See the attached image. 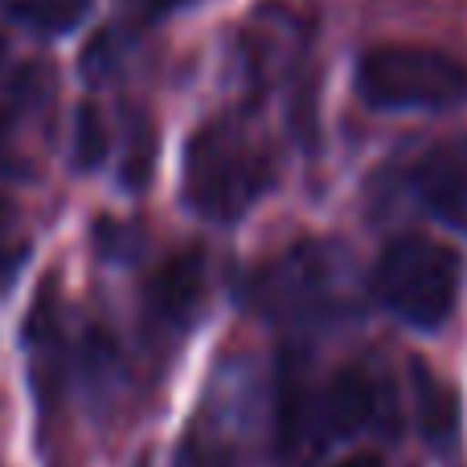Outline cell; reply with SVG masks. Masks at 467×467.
Listing matches in <instances>:
<instances>
[{"label": "cell", "mask_w": 467, "mask_h": 467, "mask_svg": "<svg viewBox=\"0 0 467 467\" xmlns=\"http://www.w3.org/2000/svg\"><path fill=\"white\" fill-rule=\"evenodd\" d=\"M357 95L373 111H447L467 103V66L443 49L378 46L357 62Z\"/></svg>", "instance_id": "3"}, {"label": "cell", "mask_w": 467, "mask_h": 467, "mask_svg": "<svg viewBox=\"0 0 467 467\" xmlns=\"http://www.w3.org/2000/svg\"><path fill=\"white\" fill-rule=\"evenodd\" d=\"M340 258L328 246H304L287 250L283 258L266 263L263 271L250 275L246 299L263 316L296 328H316L324 320L340 316Z\"/></svg>", "instance_id": "4"}, {"label": "cell", "mask_w": 467, "mask_h": 467, "mask_svg": "<svg viewBox=\"0 0 467 467\" xmlns=\"http://www.w3.org/2000/svg\"><path fill=\"white\" fill-rule=\"evenodd\" d=\"M410 193L435 222L467 238V144H439L410 169Z\"/></svg>", "instance_id": "5"}, {"label": "cell", "mask_w": 467, "mask_h": 467, "mask_svg": "<svg viewBox=\"0 0 467 467\" xmlns=\"http://www.w3.org/2000/svg\"><path fill=\"white\" fill-rule=\"evenodd\" d=\"M33 254L29 234L21 230V218H16V205L8 197H0V296L16 283V275L25 271Z\"/></svg>", "instance_id": "12"}, {"label": "cell", "mask_w": 467, "mask_h": 467, "mask_svg": "<svg viewBox=\"0 0 467 467\" xmlns=\"http://www.w3.org/2000/svg\"><path fill=\"white\" fill-rule=\"evenodd\" d=\"M467 263L460 250L422 234H402L373 266V296L389 316L419 332H439L451 320L463 291Z\"/></svg>", "instance_id": "2"}, {"label": "cell", "mask_w": 467, "mask_h": 467, "mask_svg": "<svg viewBox=\"0 0 467 467\" xmlns=\"http://www.w3.org/2000/svg\"><path fill=\"white\" fill-rule=\"evenodd\" d=\"M107 152H111V131H107L99 107L82 103L78 115H74V169L78 172L103 169Z\"/></svg>", "instance_id": "11"}, {"label": "cell", "mask_w": 467, "mask_h": 467, "mask_svg": "<svg viewBox=\"0 0 467 467\" xmlns=\"http://www.w3.org/2000/svg\"><path fill=\"white\" fill-rule=\"evenodd\" d=\"M177 467H238V463H234V455L222 443H210V439L189 435L185 447H181Z\"/></svg>", "instance_id": "15"}, {"label": "cell", "mask_w": 467, "mask_h": 467, "mask_svg": "<svg viewBox=\"0 0 467 467\" xmlns=\"http://www.w3.org/2000/svg\"><path fill=\"white\" fill-rule=\"evenodd\" d=\"M205 254L202 250H185V254H172L169 263L156 266V275L148 279L144 287V304H148V316L169 328H181L197 316L202 307V296H205Z\"/></svg>", "instance_id": "7"}, {"label": "cell", "mask_w": 467, "mask_h": 467, "mask_svg": "<svg viewBox=\"0 0 467 467\" xmlns=\"http://www.w3.org/2000/svg\"><path fill=\"white\" fill-rule=\"evenodd\" d=\"M152 161H156V136H152V128H148L144 115H136L128 140H123V161H119L123 189H131V193L144 189L148 177H152Z\"/></svg>", "instance_id": "13"}, {"label": "cell", "mask_w": 467, "mask_h": 467, "mask_svg": "<svg viewBox=\"0 0 467 467\" xmlns=\"http://www.w3.org/2000/svg\"><path fill=\"white\" fill-rule=\"evenodd\" d=\"M54 87H49L46 66L37 62H0V177H16L25 164L16 161V131L29 115H37L49 103Z\"/></svg>", "instance_id": "6"}, {"label": "cell", "mask_w": 467, "mask_h": 467, "mask_svg": "<svg viewBox=\"0 0 467 467\" xmlns=\"http://www.w3.org/2000/svg\"><path fill=\"white\" fill-rule=\"evenodd\" d=\"M337 467H381L378 455H369V451H361V455H348L345 463H337Z\"/></svg>", "instance_id": "17"}, {"label": "cell", "mask_w": 467, "mask_h": 467, "mask_svg": "<svg viewBox=\"0 0 467 467\" xmlns=\"http://www.w3.org/2000/svg\"><path fill=\"white\" fill-rule=\"evenodd\" d=\"M275 185V169L234 123H205L185 148L181 202L205 222H242Z\"/></svg>", "instance_id": "1"}, {"label": "cell", "mask_w": 467, "mask_h": 467, "mask_svg": "<svg viewBox=\"0 0 467 467\" xmlns=\"http://www.w3.org/2000/svg\"><path fill=\"white\" fill-rule=\"evenodd\" d=\"M148 246V234L140 222H115V218H99L95 222V250L107 258V263H136Z\"/></svg>", "instance_id": "14"}, {"label": "cell", "mask_w": 467, "mask_h": 467, "mask_svg": "<svg viewBox=\"0 0 467 467\" xmlns=\"http://www.w3.org/2000/svg\"><path fill=\"white\" fill-rule=\"evenodd\" d=\"M410 373H414V419H419V431L435 451H451L455 439H460V394L451 386L435 378L422 357L410 361Z\"/></svg>", "instance_id": "9"}, {"label": "cell", "mask_w": 467, "mask_h": 467, "mask_svg": "<svg viewBox=\"0 0 467 467\" xmlns=\"http://www.w3.org/2000/svg\"><path fill=\"white\" fill-rule=\"evenodd\" d=\"M131 5H136L140 13H148V16H164V13H172V8L189 5V0H131Z\"/></svg>", "instance_id": "16"}, {"label": "cell", "mask_w": 467, "mask_h": 467, "mask_svg": "<svg viewBox=\"0 0 467 467\" xmlns=\"http://www.w3.org/2000/svg\"><path fill=\"white\" fill-rule=\"evenodd\" d=\"M378 389L361 369H345L316 394V439H353L378 422Z\"/></svg>", "instance_id": "8"}, {"label": "cell", "mask_w": 467, "mask_h": 467, "mask_svg": "<svg viewBox=\"0 0 467 467\" xmlns=\"http://www.w3.org/2000/svg\"><path fill=\"white\" fill-rule=\"evenodd\" d=\"M5 16L33 37H66L90 16V0H13Z\"/></svg>", "instance_id": "10"}]
</instances>
